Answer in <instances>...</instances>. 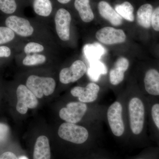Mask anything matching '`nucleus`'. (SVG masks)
I'll use <instances>...</instances> for the list:
<instances>
[{"instance_id":"nucleus-1","label":"nucleus","mask_w":159,"mask_h":159,"mask_svg":"<svg viewBox=\"0 0 159 159\" xmlns=\"http://www.w3.org/2000/svg\"><path fill=\"white\" fill-rule=\"evenodd\" d=\"M128 113L132 133L135 135L143 131L145 124V108L143 102L138 97H133L129 101Z\"/></svg>"},{"instance_id":"nucleus-2","label":"nucleus","mask_w":159,"mask_h":159,"mask_svg":"<svg viewBox=\"0 0 159 159\" xmlns=\"http://www.w3.org/2000/svg\"><path fill=\"white\" fill-rule=\"evenodd\" d=\"M26 86L37 98H42L43 96H48L54 93L56 82L51 77L31 75L27 79Z\"/></svg>"},{"instance_id":"nucleus-3","label":"nucleus","mask_w":159,"mask_h":159,"mask_svg":"<svg viewBox=\"0 0 159 159\" xmlns=\"http://www.w3.org/2000/svg\"><path fill=\"white\" fill-rule=\"evenodd\" d=\"M58 134L63 140L77 144L84 143L89 136L88 131L85 127L67 122L60 126Z\"/></svg>"},{"instance_id":"nucleus-4","label":"nucleus","mask_w":159,"mask_h":159,"mask_svg":"<svg viewBox=\"0 0 159 159\" xmlns=\"http://www.w3.org/2000/svg\"><path fill=\"white\" fill-rule=\"evenodd\" d=\"M123 108L119 101L113 102L107 109V121L111 131L114 135L120 137L123 135L125 130V124L122 117Z\"/></svg>"},{"instance_id":"nucleus-5","label":"nucleus","mask_w":159,"mask_h":159,"mask_svg":"<svg viewBox=\"0 0 159 159\" xmlns=\"http://www.w3.org/2000/svg\"><path fill=\"white\" fill-rule=\"evenodd\" d=\"M72 20L70 12L64 8L57 9L54 16V22L58 37L63 41L70 39V27Z\"/></svg>"},{"instance_id":"nucleus-6","label":"nucleus","mask_w":159,"mask_h":159,"mask_svg":"<svg viewBox=\"0 0 159 159\" xmlns=\"http://www.w3.org/2000/svg\"><path fill=\"white\" fill-rule=\"evenodd\" d=\"M87 110V106L81 102H69L59 111L61 119L69 123H78L82 120Z\"/></svg>"},{"instance_id":"nucleus-7","label":"nucleus","mask_w":159,"mask_h":159,"mask_svg":"<svg viewBox=\"0 0 159 159\" xmlns=\"http://www.w3.org/2000/svg\"><path fill=\"white\" fill-rule=\"evenodd\" d=\"M17 102L16 110L20 113L25 114L28 108H34L37 107L38 100L34 93L25 85L20 84L16 90Z\"/></svg>"},{"instance_id":"nucleus-8","label":"nucleus","mask_w":159,"mask_h":159,"mask_svg":"<svg viewBox=\"0 0 159 159\" xmlns=\"http://www.w3.org/2000/svg\"><path fill=\"white\" fill-rule=\"evenodd\" d=\"M87 68L82 61L77 60L70 67L65 68L59 74V80L63 84L76 82L85 74Z\"/></svg>"},{"instance_id":"nucleus-9","label":"nucleus","mask_w":159,"mask_h":159,"mask_svg":"<svg viewBox=\"0 0 159 159\" xmlns=\"http://www.w3.org/2000/svg\"><path fill=\"white\" fill-rule=\"evenodd\" d=\"M96 36L100 42L106 45L122 43L125 42L126 39L124 31L111 27L99 29L96 33Z\"/></svg>"},{"instance_id":"nucleus-10","label":"nucleus","mask_w":159,"mask_h":159,"mask_svg":"<svg viewBox=\"0 0 159 159\" xmlns=\"http://www.w3.org/2000/svg\"><path fill=\"white\" fill-rule=\"evenodd\" d=\"M6 26L20 36L29 37L34 33V30L29 20L17 16H10L5 21Z\"/></svg>"},{"instance_id":"nucleus-11","label":"nucleus","mask_w":159,"mask_h":159,"mask_svg":"<svg viewBox=\"0 0 159 159\" xmlns=\"http://www.w3.org/2000/svg\"><path fill=\"white\" fill-rule=\"evenodd\" d=\"M100 87L93 82L89 83L85 87L76 86L71 89V94L77 97L80 102L90 103L97 100L98 97Z\"/></svg>"},{"instance_id":"nucleus-12","label":"nucleus","mask_w":159,"mask_h":159,"mask_svg":"<svg viewBox=\"0 0 159 159\" xmlns=\"http://www.w3.org/2000/svg\"><path fill=\"white\" fill-rule=\"evenodd\" d=\"M129 67V61L125 57H120L117 60L109 72V80L111 84L117 85L122 82L125 73Z\"/></svg>"},{"instance_id":"nucleus-13","label":"nucleus","mask_w":159,"mask_h":159,"mask_svg":"<svg viewBox=\"0 0 159 159\" xmlns=\"http://www.w3.org/2000/svg\"><path fill=\"white\" fill-rule=\"evenodd\" d=\"M98 9L100 15L112 25L119 26L122 25L123 22L122 18L107 2L104 1L99 2L98 4Z\"/></svg>"},{"instance_id":"nucleus-14","label":"nucleus","mask_w":159,"mask_h":159,"mask_svg":"<svg viewBox=\"0 0 159 159\" xmlns=\"http://www.w3.org/2000/svg\"><path fill=\"white\" fill-rule=\"evenodd\" d=\"M145 90L150 95L159 96V72L155 69L148 70L144 79Z\"/></svg>"},{"instance_id":"nucleus-15","label":"nucleus","mask_w":159,"mask_h":159,"mask_svg":"<svg viewBox=\"0 0 159 159\" xmlns=\"http://www.w3.org/2000/svg\"><path fill=\"white\" fill-rule=\"evenodd\" d=\"M33 159H51L48 139L45 136L38 138L34 145Z\"/></svg>"},{"instance_id":"nucleus-16","label":"nucleus","mask_w":159,"mask_h":159,"mask_svg":"<svg viewBox=\"0 0 159 159\" xmlns=\"http://www.w3.org/2000/svg\"><path fill=\"white\" fill-rule=\"evenodd\" d=\"M74 6L80 19L85 23L92 21L94 14L90 5V0H74Z\"/></svg>"},{"instance_id":"nucleus-17","label":"nucleus","mask_w":159,"mask_h":159,"mask_svg":"<svg viewBox=\"0 0 159 159\" xmlns=\"http://www.w3.org/2000/svg\"><path fill=\"white\" fill-rule=\"evenodd\" d=\"M153 7L150 4H145L139 7L137 12V20L140 26L148 29L151 25Z\"/></svg>"},{"instance_id":"nucleus-18","label":"nucleus","mask_w":159,"mask_h":159,"mask_svg":"<svg viewBox=\"0 0 159 159\" xmlns=\"http://www.w3.org/2000/svg\"><path fill=\"white\" fill-rule=\"evenodd\" d=\"M32 7L37 15L48 17L53 11V4L51 0H32Z\"/></svg>"},{"instance_id":"nucleus-19","label":"nucleus","mask_w":159,"mask_h":159,"mask_svg":"<svg viewBox=\"0 0 159 159\" xmlns=\"http://www.w3.org/2000/svg\"><path fill=\"white\" fill-rule=\"evenodd\" d=\"M115 9L122 18L126 20L133 22L134 20V8L129 2H125L121 4H117Z\"/></svg>"},{"instance_id":"nucleus-20","label":"nucleus","mask_w":159,"mask_h":159,"mask_svg":"<svg viewBox=\"0 0 159 159\" xmlns=\"http://www.w3.org/2000/svg\"><path fill=\"white\" fill-rule=\"evenodd\" d=\"M107 73V69L105 65L99 60L93 61L89 70V75L94 80H97L101 74Z\"/></svg>"},{"instance_id":"nucleus-21","label":"nucleus","mask_w":159,"mask_h":159,"mask_svg":"<svg viewBox=\"0 0 159 159\" xmlns=\"http://www.w3.org/2000/svg\"><path fill=\"white\" fill-rule=\"evenodd\" d=\"M46 57L42 54H34L27 55L23 60V63L26 66H33L42 64L46 61Z\"/></svg>"},{"instance_id":"nucleus-22","label":"nucleus","mask_w":159,"mask_h":159,"mask_svg":"<svg viewBox=\"0 0 159 159\" xmlns=\"http://www.w3.org/2000/svg\"><path fill=\"white\" fill-rule=\"evenodd\" d=\"M17 8L16 0H0V10L6 14H13Z\"/></svg>"},{"instance_id":"nucleus-23","label":"nucleus","mask_w":159,"mask_h":159,"mask_svg":"<svg viewBox=\"0 0 159 159\" xmlns=\"http://www.w3.org/2000/svg\"><path fill=\"white\" fill-rule=\"evenodd\" d=\"M90 46L89 56L92 61L99 60L106 52L105 49L100 44L95 43Z\"/></svg>"},{"instance_id":"nucleus-24","label":"nucleus","mask_w":159,"mask_h":159,"mask_svg":"<svg viewBox=\"0 0 159 159\" xmlns=\"http://www.w3.org/2000/svg\"><path fill=\"white\" fill-rule=\"evenodd\" d=\"M14 38V32L11 29L7 27H0V44L9 43Z\"/></svg>"},{"instance_id":"nucleus-25","label":"nucleus","mask_w":159,"mask_h":159,"mask_svg":"<svg viewBox=\"0 0 159 159\" xmlns=\"http://www.w3.org/2000/svg\"><path fill=\"white\" fill-rule=\"evenodd\" d=\"M44 50L43 46L38 43L30 42L28 43L24 48V51L27 55L31 53L36 54L43 52Z\"/></svg>"},{"instance_id":"nucleus-26","label":"nucleus","mask_w":159,"mask_h":159,"mask_svg":"<svg viewBox=\"0 0 159 159\" xmlns=\"http://www.w3.org/2000/svg\"><path fill=\"white\" fill-rule=\"evenodd\" d=\"M151 25L155 31H159V6L153 11Z\"/></svg>"},{"instance_id":"nucleus-27","label":"nucleus","mask_w":159,"mask_h":159,"mask_svg":"<svg viewBox=\"0 0 159 159\" xmlns=\"http://www.w3.org/2000/svg\"><path fill=\"white\" fill-rule=\"evenodd\" d=\"M151 115L153 122L159 130V103H156L152 106Z\"/></svg>"},{"instance_id":"nucleus-28","label":"nucleus","mask_w":159,"mask_h":159,"mask_svg":"<svg viewBox=\"0 0 159 159\" xmlns=\"http://www.w3.org/2000/svg\"><path fill=\"white\" fill-rule=\"evenodd\" d=\"M9 131L8 125L4 123H0V142L4 141L7 138Z\"/></svg>"},{"instance_id":"nucleus-29","label":"nucleus","mask_w":159,"mask_h":159,"mask_svg":"<svg viewBox=\"0 0 159 159\" xmlns=\"http://www.w3.org/2000/svg\"><path fill=\"white\" fill-rule=\"evenodd\" d=\"M11 50L6 46H0V57H8L11 55Z\"/></svg>"},{"instance_id":"nucleus-30","label":"nucleus","mask_w":159,"mask_h":159,"mask_svg":"<svg viewBox=\"0 0 159 159\" xmlns=\"http://www.w3.org/2000/svg\"><path fill=\"white\" fill-rule=\"evenodd\" d=\"M0 159H19L16 155L10 152H4L0 156Z\"/></svg>"},{"instance_id":"nucleus-31","label":"nucleus","mask_w":159,"mask_h":159,"mask_svg":"<svg viewBox=\"0 0 159 159\" xmlns=\"http://www.w3.org/2000/svg\"><path fill=\"white\" fill-rule=\"evenodd\" d=\"M60 5H65L70 2L72 0H55Z\"/></svg>"},{"instance_id":"nucleus-32","label":"nucleus","mask_w":159,"mask_h":159,"mask_svg":"<svg viewBox=\"0 0 159 159\" xmlns=\"http://www.w3.org/2000/svg\"><path fill=\"white\" fill-rule=\"evenodd\" d=\"M19 159H29L27 157L25 156H23L20 157L19 158Z\"/></svg>"}]
</instances>
